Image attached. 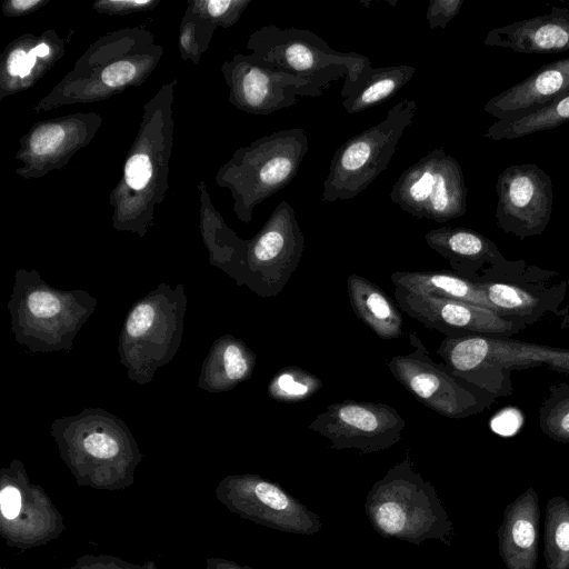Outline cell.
Returning <instances> with one entry per match:
<instances>
[{
  "label": "cell",
  "instance_id": "obj_1",
  "mask_svg": "<svg viewBox=\"0 0 569 569\" xmlns=\"http://www.w3.org/2000/svg\"><path fill=\"white\" fill-rule=\"evenodd\" d=\"M50 435L77 483L123 490L134 482L143 455L126 421L101 408L54 419Z\"/></svg>",
  "mask_w": 569,
  "mask_h": 569
},
{
  "label": "cell",
  "instance_id": "obj_2",
  "mask_svg": "<svg viewBox=\"0 0 569 569\" xmlns=\"http://www.w3.org/2000/svg\"><path fill=\"white\" fill-rule=\"evenodd\" d=\"M98 299L82 289H57L37 270L18 269L8 301L11 332L28 351L70 352Z\"/></svg>",
  "mask_w": 569,
  "mask_h": 569
},
{
  "label": "cell",
  "instance_id": "obj_3",
  "mask_svg": "<svg viewBox=\"0 0 569 569\" xmlns=\"http://www.w3.org/2000/svg\"><path fill=\"white\" fill-rule=\"evenodd\" d=\"M365 511L383 538L413 545L436 539L450 545L453 523L435 487L413 470L409 455L373 483Z\"/></svg>",
  "mask_w": 569,
  "mask_h": 569
},
{
  "label": "cell",
  "instance_id": "obj_4",
  "mask_svg": "<svg viewBox=\"0 0 569 569\" xmlns=\"http://www.w3.org/2000/svg\"><path fill=\"white\" fill-rule=\"evenodd\" d=\"M437 355L451 373L496 398L512 393L513 370L546 367L569 375V349L509 337H446Z\"/></svg>",
  "mask_w": 569,
  "mask_h": 569
},
{
  "label": "cell",
  "instance_id": "obj_5",
  "mask_svg": "<svg viewBox=\"0 0 569 569\" xmlns=\"http://www.w3.org/2000/svg\"><path fill=\"white\" fill-rule=\"evenodd\" d=\"M187 303L183 284L172 289L160 283L131 306L117 347L131 381L147 385L172 361L181 345Z\"/></svg>",
  "mask_w": 569,
  "mask_h": 569
},
{
  "label": "cell",
  "instance_id": "obj_6",
  "mask_svg": "<svg viewBox=\"0 0 569 569\" xmlns=\"http://www.w3.org/2000/svg\"><path fill=\"white\" fill-rule=\"evenodd\" d=\"M416 110V100L406 98L382 121L345 141L330 161L321 200H350L366 190L387 169Z\"/></svg>",
  "mask_w": 569,
  "mask_h": 569
},
{
  "label": "cell",
  "instance_id": "obj_7",
  "mask_svg": "<svg viewBox=\"0 0 569 569\" xmlns=\"http://www.w3.org/2000/svg\"><path fill=\"white\" fill-rule=\"evenodd\" d=\"M303 249L305 236L295 210L282 200L254 238L246 242L229 276L259 297L273 298L298 268Z\"/></svg>",
  "mask_w": 569,
  "mask_h": 569
},
{
  "label": "cell",
  "instance_id": "obj_8",
  "mask_svg": "<svg viewBox=\"0 0 569 569\" xmlns=\"http://www.w3.org/2000/svg\"><path fill=\"white\" fill-rule=\"evenodd\" d=\"M412 350L393 356L387 367L393 378L421 405L452 419H462L489 409L496 397L458 378L443 363L430 358L416 332L409 333Z\"/></svg>",
  "mask_w": 569,
  "mask_h": 569
},
{
  "label": "cell",
  "instance_id": "obj_9",
  "mask_svg": "<svg viewBox=\"0 0 569 569\" xmlns=\"http://www.w3.org/2000/svg\"><path fill=\"white\" fill-rule=\"evenodd\" d=\"M391 201L405 212L447 222L467 211V187L459 162L443 148L428 151L392 186Z\"/></svg>",
  "mask_w": 569,
  "mask_h": 569
},
{
  "label": "cell",
  "instance_id": "obj_10",
  "mask_svg": "<svg viewBox=\"0 0 569 569\" xmlns=\"http://www.w3.org/2000/svg\"><path fill=\"white\" fill-rule=\"evenodd\" d=\"M248 47L257 63L300 77L342 72L345 79L356 80L369 61L358 52L337 51L309 29L295 27L264 26L252 34Z\"/></svg>",
  "mask_w": 569,
  "mask_h": 569
},
{
  "label": "cell",
  "instance_id": "obj_11",
  "mask_svg": "<svg viewBox=\"0 0 569 569\" xmlns=\"http://www.w3.org/2000/svg\"><path fill=\"white\" fill-rule=\"evenodd\" d=\"M66 530L63 516L46 490L30 481L23 462L13 459L0 471V533L10 547L31 549Z\"/></svg>",
  "mask_w": 569,
  "mask_h": 569
},
{
  "label": "cell",
  "instance_id": "obj_12",
  "mask_svg": "<svg viewBox=\"0 0 569 569\" xmlns=\"http://www.w3.org/2000/svg\"><path fill=\"white\" fill-rule=\"evenodd\" d=\"M216 499L230 512L283 532L315 535L322 522L280 485L259 475H230L214 489Z\"/></svg>",
  "mask_w": 569,
  "mask_h": 569
},
{
  "label": "cell",
  "instance_id": "obj_13",
  "mask_svg": "<svg viewBox=\"0 0 569 569\" xmlns=\"http://www.w3.org/2000/svg\"><path fill=\"white\" fill-rule=\"evenodd\" d=\"M308 150L307 131L302 128H290L272 132L243 151L238 174L246 221L251 219L256 204L293 180Z\"/></svg>",
  "mask_w": 569,
  "mask_h": 569
},
{
  "label": "cell",
  "instance_id": "obj_14",
  "mask_svg": "<svg viewBox=\"0 0 569 569\" xmlns=\"http://www.w3.org/2000/svg\"><path fill=\"white\" fill-rule=\"evenodd\" d=\"M557 272L510 261L488 270L478 283L490 308L503 317L533 325L547 312L558 313L568 280L548 286Z\"/></svg>",
  "mask_w": 569,
  "mask_h": 569
},
{
  "label": "cell",
  "instance_id": "obj_15",
  "mask_svg": "<svg viewBox=\"0 0 569 569\" xmlns=\"http://www.w3.org/2000/svg\"><path fill=\"white\" fill-rule=\"evenodd\" d=\"M405 427V419L387 403L345 400L329 405L308 429L327 438L333 449L371 453L399 442Z\"/></svg>",
  "mask_w": 569,
  "mask_h": 569
},
{
  "label": "cell",
  "instance_id": "obj_16",
  "mask_svg": "<svg viewBox=\"0 0 569 569\" xmlns=\"http://www.w3.org/2000/svg\"><path fill=\"white\" fill-rule=\"evenodd\" d=\"M497 226L519 239L540 236L548 227L553 207L551 177L536 163L512 164L496 182Z\"/></svg>",
  "mask_w": 569,
  "mask_h": 569
},
{
  "label": "cell",
  "instance_id": "obj_17",
  "mask_svg": "<svg viewBox=\"0 0 569 569\" xmlns=\"http://www.w3.org/2000/svg\"><path fill=\"white\" fill-rule=\"evenodd\" d=\"M393 298L399 309L429 329L447 337L499 336L510 337L527 325L511 320L499 312L473 303L418 295L395 287Z\"/></svg>",
  "mask_w": 569,
  "mask_h": 569
},
{
  "label": "cell",
  "instance_id": "obj_18",
  "mask_svg": "<svg viewBox=\"0 0 569 569\" xmlns=\"http://www.w3.org/2000/svg\"><path fill=\"white\" fill-rule=\"evenodd\" d=\"M237 67L239 103L248 111L269 114L295 106L299 98H318L346 73L333 72L317 77H300L263 67L244 58Z\"/></svg>",
  "mask_w": 569,
  "mask_h": 569
},
{
  "label": "cell",
  "instance_id": "obj_19",
  "mask_svg": "<svg viewBox=\"0 0 569 569\" xmlns=\"http://www.w3.org/2000/svg\"><path fill=\"white\" fill-rule=\"evenodd\" d=\"M569 91V58L548 62L523 80L490 98L483 110L509 120L539 110Z\"/></svg>",
  "mask_w": 569,
  "mask_h": 569
},
{
  "label": "cell",
  "instance_id": "obj_20",
  "mask_svg": "<svg viewBox=\"0 0 569 569\" xmlns=\"http://www.w3.org/2000/svg\"><path fill=\"white\" fill-rule=\"evenodd\" d=\"M539 497L533 488L509 502L498 528V553L506 569H537Z\"/></svg>",
  "mask_w": 569,
  "mask_h": 569
},
{
  "label": "cell",
  "instance_id": "obj_21",
  "mask_svg": "<svg viewBox=\"0 0 569 569\" xmlns=\"http://www.w3.org/2000/svg\"><path fill=\"white\" fill-rule=\"evenodd\" d=\"M485 44L518 53H557L569 50V10L551 11L491 29Z\"/></svg>",
  "mask_w": 569,
  "mask_h": 569
},
{
  "label": "cell",
  "instance_id": "obj_22",
  "mask_svg": "<svg viewBox=\"0 0 569 569\" xmlns=\"http://www.w3.org/2000/svg\"><path fill=\"white\" fill-rule=\"evenodd\" d=\"M425 240L449 261L452 272L472 282H477L487 269L507 261L493 241L469 228L445 226L431 229Z\"/></svg>",
  "mask_w": 569,
  "mask_h": 569
},
{
  "label": "cell",
  "instance_id": "obj_23",
  "mask_svg": "<svg viewBox=\"0 0 569 569\" xmlns=\"http://www.w3.org/2000/svg\"><path fill=\"white\" fill-rule=\"evenodd\" d=\"M257 357L246 342L231 333L217 338L203 359L198 387L208 392H224L248 380Z\"/></svg>",
  "mask_w": 569,
  "mask_h": 569
},
{
  "label": "cell",
  "instance_id": "obj_24",
  "mask_svg": "<svg viewBox=\"0 0 569 569\" xmlns=\"http://www.w3.org/2000/svg\"><path fill=\"white\" fill-rule=\"evenodd\" d=\"M416 71L408 64L373 68L369 60L356 80L343 79L342 107L347 113L357 114L380 104L401 90Z\"/></svg>",
  "mask_w": 569,
  "mask_h": 569
},
{
  "label": "cell",
  "instance_id": "obj_25",
  "mask_svg": "<svg viewBox=\"0 0 569 569\" xmlns=\"http://www.w3.org/2000/svg\"><path fill=\"white\" fill-rule=\"evenodd\" d=\"M347 291L356 316L385 340L402 336L403 319L398 305L380 287L357 273L348 276Z\"/></svg>",
  "mask_w": 569,
  "mask_h": 569
},
{
  "label": "cell",
  "instance_id": "obj_26",
  "mask_svg": "<svg viewBox=\"0 0 569 569\" xmlns=\"http://www.w3.org/2000/svg\"><path fill=\"white\" fill-rule=\"evenodd\" d=\"M390 279L395 287L413 293L453 299L491 309L478 283L455 272L396 271Z\"/></svg>",
  "mask_w": 569,
  "mask_h": 569
},
{
  "label": "cell",
  "instance_id": "obj_27",
  "mask_svg": "<svg viewBox=\"0 0 569 569\" xmlns=\"http://www.w3.org/2000/svg\"><path fill=\"white\" fill-rule=\"evenodd\" d=\"M569 122V91L527 116L497 120L482 134L495 141L512 140Z\"/></svg>",
  "mask_w": 569,
  "mask_h": 569
},
{
  "label": "cell",
  "instance_id": "obj_28",
  "mask_svg": "<svg viewBox=\"0 0 569 569\" xmlns=\"http://www.w3.org/2000/svg\"><path fill=\"white\" fill-rule=\"evenodd\" d=\"M543 557L547 569H569V500L561 496L546 505Z\"/></svg>",
  "mask_w": 569,
  "mask_h": 569
},
{
  "label": "cell",
  "instance_id": "obj_29",
  "mask_svg": "<svg viewBox=\"0 0 569 569\" xmlns=\"http://www.w3.org/2000/svg\"><path fill=\"white\" fill-rule=\"evenodd\" d=\"M322 387V381L311 372L295 366L283 367L268 385L271 399L283 403H297L310 399Z\"/></svg>",
  "mask_w": 569,
  "mask_h": 569
},
{
  "label": "cell",
  "instance_id": "obj_30",
  "mask_svg": "<svg viewBox=\"0 0 569 569\" xmlns=\"http://www.w3.org/2000/svg\"><path fill=\"white\" fill-rule=\"evenodd\" d=\"M539 408L538 421L542 433L560 442H569V379L552 385Z\"/></svg>",
  "mask_w": 569,
  "mask_h": 569
},
{
  "label": "cell",
  "instance_id": "obj_31",
  "mask_svg": "<svg viewBox=\"0 0 569 569\" xmlns=\"http://www.w3.org/2000/svg\"><path fill=\"white\" fill-rule=\"evenodd\" d=\"M62 569H164L158 567L154 561L133 563L116 556L106 553H87L76 559L70 567Z\"/></svg>",
  "mask_w": 569,
  "mask_h": 569
},
{
  "label": "cell",
  "instance_id": "obj_32",
  "mask_svg": "<svg viewBox=\"0 0 569 569\" xmlns=\"http://www.w3.org/2000/svg\"><path fill=\"white\" fill-rule=\"evenodd\" d=\"M463 0H430L428 3L426 19L429 28L446 29L448 23L459 13Z\"/></svg>",
  "mask_w": 569,
  "mask_h": 569
},
{
  "label": "cell",
  "instance_id": "obj_33",
  "mask_svg": "<svg viewBox=\"0 0 569 569\" xmlns=\"http://www.w3.org/2000/svg\"><path fill=\"white\" fill-rule=\"evenodd\" d=\"M64 130L59 124L39 128L31 137L30 147L33 153L46 156L53 152L63 141Z\"/></svg>",
  "mask_w": 569,
  "mask_h": 569
},
{
  "label": "cell",
  "instance_id": "obj_34",
  "mask_svg": "<svg viewBox=\"0 0 569 569\" xmlns=\"http://www.w3.org/2000/svg\"><path fill=\"white\" fill-rule=\"evenodd\" d=\"M126 182L134 190L146 187L152 174L150 159L144 153L133 154L124 168Z\"/></svg>",
  "mask_w": 569,
  "mask_h": 569
},
{
  "label": "cell",
  "instance_id": "obj_35",
  "mask_svg": "<svg viewBox=\"0 0 569 569\" xmlns=\"http://www.w3.org/2000/svg\"><path fill=\"white\" fill-rule=\"evenodd\" d=\"M136 67L129 61H119L108 66L101 74L102 81L109 87H120L133 79Z\"/></svg>",
  "mask_w": 569,
  "mask_h": 569
},
{
  "label": "cell",
  "instance_id": "obj_36",
  "mask_svg": "<svg viewBox=\"0 0 569 569\" xmlns=\"http://www.w3.org/2000/svg\"><path fill=\"white\" fill-rule=\"evenodd\" d=\"M204 569H252L248 566H242L233 560L211 557L204 561Z\"/></svg>",
  "mask_w": 569,
  "mask_h": 569
},
{
  "label": "cell",
  "instance_id": "obj_37",
  "mask_svg": "<svg viewBox=\"0 0 569 569\" xmlns=\"http://www.w3.org/2000/svg\"><path fill=\"white\" fill-rule=\"evenodd\" d=\"M23 50H14L8 59V71L11 76H19L27 60Z\"/></svg>",
  "mask_w": 569,
  "mask_h": 569
},
{
  "label": "cell",
  "instance_id": "obj_38",
  "mask_svg": "<svg viewBox=\"0 0 569 569\" xmlns=\"http://www.w3.org/2000/svg\"><path fill=\"white\" fill-rule=\"evenodd\" d=\"M36 60H37V56L33 53L32 50H30L27 54L26 63L20 72L19 77H21V78L27 77L30 73L31 69L34 67Z\"/></svg>",
  "mask_w": 569,
  "mask_h": 569
},
{
  "label": "cell",
  "instance_id": "obj_39",
  "mask_svg": "<svg viewBox=\"0 0 569 569\" xmlns=\"http://www.w3.org/2000/svg\"><path fill=\"white\" fill-rule=\"evenodd\" d=\"M108 3H111L113 6H124V7H143V6L150 4L151 2L148 0H142V1L126 0V1H110Z\"/></svg>",
  "mask_w": 569,
  "mask_h": 569
},
{
  "label": "cell",
  "instance_id": "obj_40",
  "mask_svg": "<svg viewBox=\"0 0 569 569\" xmlns=\"http://www.w3.org/2000/svg\"><path fill=\"white\" fill-rule=\"evenodd\" d=\"M39 1H33V0H27V1H23V0H14L11 2V4L16 8V9H21V10H24V9H29L30 7L32 6H36Z\"/></svg>",
  "mask_w": 569,
  "mask_h": 569
},
{
  "label": "cell",
  "instance_id": "obj_41",
  "mask_svg": "<svg viewBox=\"0 0 569 569\" xmlns=\"http://www.w3.org/2000/svg\"><path fill=\"white\" fill-rule=\"evenodd\" d=\"M37 57H44L49 53V47L44 43L31 49Z\"/></svg>",
  "mask_w": 569,
  "mask_h": 569
}]
</instances>
